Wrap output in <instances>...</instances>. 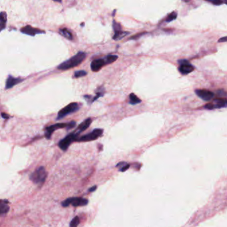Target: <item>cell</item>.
<instances>
[{"instance_id": "13", "label": "cell", "mask_w": 227, "mask_h": 227, "mask_svg": "<svg viewBox=\"0 0 227 227\" xmlns=\"http://www.w3.org/2000/svg\"><path fill=\"white\" fill-rule=\"evenodd\" d=\"M23 79L21 78H15L12 75H9L7 79L6 83H5V89H9L12 88L13 87H14L16 85L19 84V83L23 81Z\"/></svg>"}, {"instance_id": "22", "label": "cell", "mask_w": 227, "mask_h": 227, "mask_svg": "<svg viewBox=\"0 0 227 227\" xmlns=\"http://www.w3.org/2000/svg\"><path fill=\"white\" fill-rule=\"evenodd\" d=\"M177 17V12H175V11H173L171 13H170V14L168 15L167 17V18L165 19V21L167 23H169L171 22V21H172L173 20H175V19H176Z\"/></svg>"}, {"instance_id": "26", "label": "cell", "mask_w": 227, "mask_h": 227, "mask_svg": "<svg viewBox=\"0 0 227 227\" xmlns=\"http://www.w3.org/2000/svg\"><path fill=\"white\" fill-rule=\"evenodd\" d=\"M1 117H2V118H3V119H7L9 118V116L7 115V114L4 113H1Z\"/></svg>"}, {"instance_id": "27", "label": "cell", "mask_w": 227, "mask_h": 227, "mask_svg": "<svg viewBox=\"0 0 227 227\" xmlns=\"http://www.w3.org/2000/svg\"><path fill=\"white\" fill-rule=\"evenodd\" d=\"M211 3H213L214 5H219L220 4H222L223 3L222 1H211Z\"/></svg>"}, {"instance_id": "11", "label": "cell", "mask_w": 227, "mask_h": 227, "mask_svg": "<svg viewBox=\"0 0 227 227\" xmlns=\"http://www.w3.org/2000/svg\"><path fill=\"white\" fill-rule=\"evenodd\" d=\"M21 32L23 34L30 35V36H35L37 34H42L45 33L44 31L41 30V29L35 28L30 26V25H26V26L22 27L21 29Z\"/></svg>"}, {"instance_id": "4", "label": "cell", "mask_w": 227, "mask_h": 227, "mask_svg": "<svg viewBox=\"0 0 227 227\" xmlns=\"http://www.w3.org/2000/svg\"><path fill=\"white\" fill-rule=\"evenodd\" d=\"M89 201L87 199L81 198V197H70L67 199L66 200L63 201L62 205L63 207H68L69 204L73 206H83L88 204Z\"/></svg>"}, {"instance_id": "1", "label": "cell", "mask_w": 227, "mask_h": 227, "mask_svg": "<svg viewBox=\"0 0 227 227\" xmlns=\"http://www.w3.org/2000/svg\"><path fill=\"white\" fill-rule=\"evenodd\" d=\"M86 53L83 52V51H79L76 55H75L72 58L62 63L58 67V69L60 70H68L69 69L73 68L75 67L78 66L79 65L81 64L85 59L86 58Z\"/></svg>"}, {"instance_id": "25", "label": "cell", "mask_w": 227, "mask_h": 227, "mask_svg": "<svg viewBox=\"0 0 227 227\" xmlns=\"http://www.w3.org/2000/svg\"><path fill=\"white\" fill-rule=\"evenodd\" d=\"M227 41V37H223L222 38L218 39V42H226Z\"/></svg>"}, {"instance_id": "2", "label": "cell", "mask_w": 227, "mask_h": 227, "mask_svg": "<svg viewBox=\"0 0 227 227\" xmlns=\"http://www.w3.org/2000/svg\"><path fill=\"white\" fill-rule=\"evenodd\" d=\"M47 177V173L43 167H39L29 176V179L33 183L42 186Z\"/></svg>"}, {"instance_id": "6", "label": "cell", "mask_w": 227, "mask_h": 227, "mask_svg": "<svg viewBox=\"0 0 227 227\" xmlns=\"http://www.w3.org/2000/svg\"><path fill=\"white\" fill-rule=\"evenodd\" d=\"M79 109V107L78 103H71L69 104L66 107L63 108L62 110L60 111V112L58 113V117H57V120L62 119L66 116L77 111Z\"/></svg>"}, {"instance_id": "18", "label": "cell", "mask_w": 227, "mask_h": 227, "mask_svg": "<svg viewBox=\"0 0 227 227\" xmlns=\"http://www.w3.org/2000/svg\"><path fill=\"white\" fill-rule=\"evenodd\" d=\"M129 32H127V31H123L122 30L116 31H115V34H114L113 38L114 40H119V39L123 38L124 37L129 34Z\"/></svg>"}, {"instance_id": "3", "label": "cell", "mask_w": 227, "mask_h": 227, "mask_svg": "<svg viewBox=\"0 0 227 227\" xmlns=\"http://www.w3.org/2000/svg\"><path fill=\"white\" fill-rule=\"evenodd\" d=\"M76 125L75 121H71L69 123H56L52 125L49 127H47L45 129V136L47 139H50L53 133L58 129H64L67 128L68 129H70L73 128Z\"/></svg>"}, {"instance_id": "21", "label": "cell", "mask_w": 227, "mask_h": 227, "mask_svg": "<svg viewBox=\"0 0 227 227\" xmlns=\"http://www.w3.org/2000/svg\"><path fill=\"white\" fill-rule=\"evenodd\" d=\"M117 59H118L117 55H107V56L105 57V58H104V60H105V61L106 65H108V64H112V63L115 62V61L117 60Z\"/></svg>"}, {"instance_id": "20", "label": "cell", "mask_w": 227, "mask_h": 227, "mask_svg": "<svg viewBox=\"0 0 227 227\" xmlns=\"http://www.w3.org/2000/svg\"><path fill=\"white\" fill-rule=\"evenodd\" d=\"M141 102V100L134 93H131L129 95V103L131 105H137Z\"/></svg>"}, {"instance_id": "9", "label": "cell", "mask_w": 227, "mask_h": 227, "mask_svg": "<svg viewBox=\"0 0 227 227\" xmlns=\"http://www.w3.org/2000/svg\"><path fill=\"white\" fill-rule=\"evenodd\" d=\"M179 64H180V66L179 67V71L183 75H187L190 73L195 69L194 67L186 60L180 61Z\"/></svg>"}, {"instance_id": "24", "label": "cell", "mask_w": 227, "mask_h": 227, "mask_svg": "<svg viewBox=\"0 0 227 227\" xmlns=\"http://www.w3.org/2000/svg\"><path fill=\"white\" fill-rule=\"evenodd\" d=\"M87 75V72L83 70H81V71H77L74 73V77L75 78H79V77H84Z\"/></svg>"}, {"instance_id": "10", "label": "cell", "mask_w": 227, "mask_h": 227, "mask_svg": "<svg viewBox=\"0 0 227 227\" xmlns=\"http://www.w3.org/2000/svg\"><path fill=\"white\" fill-rule=\"evenodd\" d=\"M195 93L197 96L205 101H208L214 97V93L210 91L205 89H197Z\"/></svg>"}, {"instance_id": "7", "label": "cell", "mask_w": 227, "mask_h": 227, "mask_svg": "<svg viewBox=\"0 0 227 227\" xmlns=\"http://www.w3.org/2000/svg\"><path fill=\"white\" fill-rule=\"evenodd\" d=\"M103 130L101 129H95L93 131L91 132V133L87 134L85 135L82 136L79 138H78L77 139V142H88V141H95V140L97 139L99 137H100L101 136L103 135Z\"/></svg>"}, {"instance_id": "19", "label": "cell", "mask_w": 227, "mask_h": 227, "mask_svg": "<svg viewBox=\"0 0 227 227\" xmlns=\"http://www.w3.org/2000/svg\"><path fill=\"white\" fill-rule=\"evenodd\" d=\"M129 164L126 163V162H120L119 163H118L116 165V167H117L119 169V171H121V172H125L127 169H129Z\"/></svg>"}, {"instance_id": "29", "label": "cell", "mask_w": 227, "mask_h": 227, "mask_svg": "<svg viewBox=\"0 0 227 227\" xmlns=\"http://www.w3.org/2000/svg\"><path fill=\"white\" fill-rule=\"evenodd\" d=\"M226 3H227V1H226Z\"/></svg>"}, {"instance_id": "5", "label": "cell", "mask_w": 227, "mask_h": 227, "mask_svg": "<svg viewBox=\"0 0 227 227\" xmlns=\"http://www.w3.org/2000/svg\"><path fill=\"white\" fill-rule=\"evenodd\" d=\"M79 133H77L76 131L73 132V133L69 134L68 136H66L64 139L59 142L58 146L63 151H67L69 147V145L71 144L73 142L77 141V139H78Z\"/></svg>"}, {"instance_id": "12", "label": "cell", "mask_w": 227, "mask_h": 227, "mask_svg": "<svg viewBox=\"0 0 227 227\" xmlns=\"http://www.w3.org/2000/svg\"><path fill=\"white\" fill-rule=\"evenodd\" d=\"M106 63L104 59H97L93 61L91 64V68L93 72L99 71L104 66H105Z\"/></svg>"}, {"instance_id": "23", "label": "cell", "mask_w": 227, "mask_h": 227, "mask_svg": "<svg viewBox=\"0 0 227 227\" xmlns=\"http://www.w3.org/2000/svg\"><path fill=\"white\" fill-rule=\"evenodd\" d=\"M79 222H80L79 218L78 216L74 217V218L72 219V220L71 221L69 227H77L79 224Z\"/></svg>"}, {"instance_id": "8", "label": "cell", "mask_w": 227, "mask_h": 227, "mask_svg": "<svg viewBox=\"0 0 227 227\" xmlns=\"http://www.w3.org/2000/svg\"><path fill=\"white\" fill-rule=\"evenodd\" d=\"M227 107V99L225 98H216L212 102L208 103L204 105V108L206 109H220Z\"/></svg>"}, {"instance_id": "15", "label": "cell", "mask_w": 227, "mask_h": 227, "mask_svg": "<svg viewBox=\"0 0 227 227\" xmlns=\"http://www.w3.org/2000/svg\"><path fill=\"white\" fill-rule=\"evenodd\" d=\"M8 201L5 200H1L0 202V214L3 215L7 214L9 210V206L8 204Z\"/></svg>"}, {"instance_id": "17", "label": "cell", "mask_w": 227, "mask_h": 227, "mask_svg": "<svg viewBox=\"0 0 227 227\" xmlns=\"http://www.w3.org/2000/svg\"><path fill=\"white\" fill-rule=\"evenodd\" d=\"M0 26H1V31H3L5 28L7 23V14L5 12H1L0 13Z\"/></svg>"}, {"instance_id": "14", "label": "cell", "mask_w": 227, "mask_h": 227, "mask_svg": "<svg viewBox=\"0 0 227 227\" xmlns=\"http://www.w3.org/2000/svg\"><path fill=\"white\" fill-rule=\"evenodd\" d=\"M91 121H92V120L91 118H87V119L83 121L82 123H81L79 125V127H77V129L75 131L77 132V133H78L79 134L81 133V132L85 131V130L87 129L89 127L91 123Z\"/></svg>"}, {"instance_id": "28", "label": "cell", "mask_w": 227, "mask_h": 227, "mask_svg": "<svg viewBox=\"0 0 227 227\" xmlns=\"http://www.w3.org/2000/svg\"><path fill=\"white\" fill-rule=\"evenodd\" d=\"M97 188V187L96 185H95V186L91 187V188L89 189V192H93V191L96 190Z\"/></svg>"}, {"instance_id": "16", "label": "cell", "mask_w": 227, "mask_h": 227, "mask_svg": "<svg viewBox=\"0 0 227 227\" xmlns=\"http://www.w3.org/2000/svg\"><path fill=\"white\" fill-rule=\"evenodd\" d=\"M59 33H60L63 37H66V39H69V40H72L73 39V35L71 32L67 28L60 29Z\"/></svg>"}]
</instances>
